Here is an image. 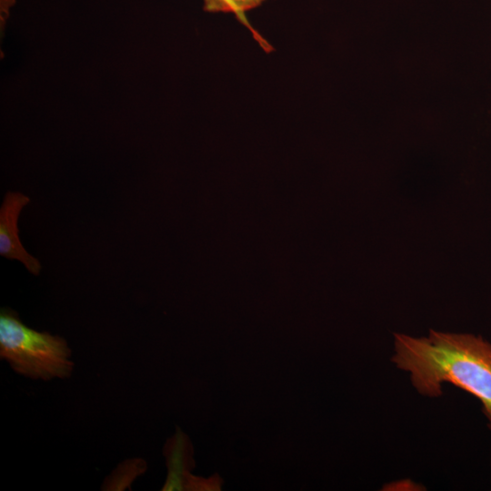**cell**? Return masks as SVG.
Returning <instances> with one entry per match:
<instances>
[{
	"mask_svg": "<svg viewBox=\"0 0 491 491\" xmlns=\"http://www.w3.org/2000/svg\"><path fill=\"white\" fill-rule=\"evenodd\" d=\"M392 362L423 396L436 397L450 383L476 397L491 428V344L470 334L431 331L395 336Z\"/></svg>",
	"mask_w": 491,
	"mask_h": 491,
	"instance_id": "6da1fadb",
	"label": "cell"
},
{
	"mask_svg": "<svg viewBox=\"0 0 491 491\" xmlns=\"http://www.w3.org/2000/svg\"><path fill=\"white\" fill-rule=\"evenodd\" d=\"M72 352L65 338L25 326L9 308L0 312V357L28 378H68L74 369Z\"/></svg>",
	"mask_w": 491,
	"mask_h": 491,
	"instance_id": "7a4b0ae2",
	"label": "cell"
},
{
	"mask_svg": "<svg viewBox=\"0 0 491 491\" xmlns=\"http://www.w3.org/2000/svg\"><path fill=\"white\" fill-rule=\"evenodd\" d=\"M30 198L19 192L5 194L0 208V255L18 260L35 276L41 271L40 262L24 248L18 235V218Z\"/></svg>",
	"mask_w": 491,
	"mask_h": 491,
	"instance_id": "3957f363",
	"label": "cell"
},
{
	"mask_svg": "<svg viewBox=\"0 0 491 491\" xmlns=\"http://www.w3.org/2000/svg\"><path fill=\"white\" fill-rule=\"evenodd\" d=\"M164 453L168 475L162 490H188L193 476L189 472L195 463L192 444L187 436L177 429L175 435L167 440Z\"/></svg>",
	"mask_w": 491,
	"mask_h": 491,
	"instance_id": "277c9868",
	"label": "cell"
},
{
	"mask_svg": "<svg viewBox=\"0 0 491 491\" xmlns=\"http://www.w3.org/2000/svg\"><path fill=\"white\" fill-rule=\"evenodd\" d=\"M146 469L143 459L125 460L119 465L105 479L103 490H125L130 487L132 482Z\"/></svg>",
	"mask_w": 491,
	"mask_h": 491,
	"instance_id": "5b68a950",
	"label": "cell"
},
{
	"mask_svg": "<svg viewBox=\"0 0 491 491\" xmlns=\"http://www.w3.org/2000/svg\"><path fill=\"white\" fill-rule=\"evenodd\" d=\"M265 0H211L205 4L208 12H230L242 16L246 11L259 6Z\"/></svg>",
	"mask_w": 491,
	"mask_h": 491,
	"instance_id": "8992f818",
	"label": "cell"
},
{
	"mask_svg": "<svg viewBox=\"0 0 491 491\" xmlns=\"http://www.w3.org/2000/svg\"><path fill=\"white\" fill-rule=\"evenodd\" d=\"M211 0H205V4H207L208 2H210Z\"/></svg>",
	"mask_w": 491,
	"mask_h": 491,
	"instance_id": "52a82bcc",
	"label": "cell"
}]
</instances>
